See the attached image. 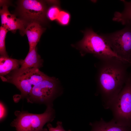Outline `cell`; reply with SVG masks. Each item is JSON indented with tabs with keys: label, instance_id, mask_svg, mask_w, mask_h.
I'll list each match as a JSON object with an SVG mask.
<instances>
[{
	"label": "cell",
	"instance_id": "6da1fadb",
	"mask_svg": "<svg viewBox=\"0 0 131 131\" xmlns=\"http://www.w3.org/2000/svg\"><path fill=\"white\" fill-rule=\"evenodd\" d=\"M129 64L118 58L99 60L97 66V90L104 108L109 109L128 78Z\"/></svg>",
	"mask_w": 131,
	"mask_h": 131
},
{
	"label": "cell",
	"instance_id": "7a4b0ae2",
	"mask_svg": "<svg viewBox=\"0 0 131 131\" xmlns=\"http://www.w3.org/2000/svg\"><path fill=\"white\" fill-rule=\"evenodd\" d=\"M48 76L39 69L32 68L21 70L19 68L13 70L1 78L3 82L14 85L21 92V94L14 97L15 102L26 98L33 87Z\"/></svg>",
	"mask_w": 131,
	"mask_h": 131
},
{
	"label": "cell",
	"instance_id": "3957f363",
	"mask_svg": "<svg viewBox=\"0 0 131 131\" xmlns=\"http://www.w3.org/2000/svg\"><path fill=\"white\" fill-rule=\"evenodd\" d=\"M55 114L53 105L47 106L45 111L41 114L16 110L14 112L16 118L10 125L16 128V131H48L43 126L47 123L54 120Z\"/></svg>",
	"mask_w": 131,
	"mask_h": 131
},
{
	"label": "cell",
	"instance_id": "277c9868",
	"mask_svg": "<svg viewBox=\"0 0 131 131\" xmlns=\"http://www.w3.org/2000/svg\"><path fill=\"white\" fill-rule=\"evenodd\" d=\"M84 36L77 45L84 54H93L99 60L116 58L125 62L112 50L104 39L91 28L82 32Z\"/></svg>",
	"mask_w": 131,
	"mask_h": 131
},
{
	"label": "cell",
	"instance_id": "5b68a950",
	"mask_svg": "<svg viewBox=\"0 0 131 131\" xmlns=\"http://www.w3.org/2000/svg\"><path fill=\"white\" fill-rule=\"evenodd\" d=\"M109 109L115 122L131 127V73H129L123 88Z\"/></svg>",
	"mask_w": 131,
	"mask_h": 131
},
{
	"label": "cell",
	"instance_id": "8992f818",
	"mask_svg": "<svg viewBox=\"0 0 131 131\" xmlns=\"http://www.w3.org/2000/svg\"><path fill=\"white\" fill-rule=\"evenodd\" d=\"M109 33L99 34L113 51L131 66V24Z\"/></svg>",
	"mask_w": 131,
	"mask_h": 131
},
{
	"label": "cell",
	"instance_id": "52a82bcc",
	"mask_svg": "<svg viewBox=\"0 0 131 131\" xmlns=\"http://www.w3.org/2000/svg\"><path fill=\"white\" fill-rule=\"evenodd\" d=\"M57 81L53 77L48 76L34 86L26 98L28 102L44 104L48 106L53 105L57 97Z\"/></svg>",
	"mask_w": 131,
	"mask_h": 131
},
{
	"label": "cell",
	"instance_id": "ba28073f",
	"mask_svg": "<svg viewBox=\"0 0 131 131\" xmlns=\"http://www.w3.org/2000/svg\"><path fill=\"white\" fill-rule=\"evenodd\" d=\"M19 11L24 19L38 23L44 21L47 12L44 3L41 1L35 0H21Z\"/></svg>",
	"mask_w": 131,
	"mask_h": 131
},
{
	"label": "cell",
	"instance_id": "9c48e42d",
	"mask_svg": "<svg viewBox=\"0 0 131 131\" xmlns=\"http://www.w3.org/2000/svg\"><path fill=\"white\" fill-rule=\"evenodd\" d=\"M45 29L37 22H31L28 24L24 32L27 37L29 45V51L36 48Z\"/></svg>",
	"mask_w": 131,
	"mask_h": 131
},
{
	"label": "cell",
	"instance_id": "30bf717a",
	"mask_svg": "<svg viewBox=\"0 0 131 131\" xmlns=\"http://www.w3.org/2000/svg\"><path fill=\"white\" fill-rule=\"evenodd\" d=\"M91 131H131V127L118 124L112 119L108 122L105 121L102 118L100 120L90 123Z\"/></svg>",
	"mask_w": 131,
	"mask_h": 131
},
{
	"label": "cell",
	"instance_id": "8fae6325",
	"mask_svg": "<svg viewBox=\"0 0 131 131\" xmlns=\"http://www.w3.org/2000/svg\"><path fill=\"white\" fill-rule=\"evenodd\" d=\"M29 51L24 60H21V70L32 68L39 69L42 65L43 60L38 53L36 48Z\"/></svg>",
	"mask_w": 131,
	"mask_h": 131
},
{
	"label": "cell",
	"instance_id": "7c38bea8",
	"mask_svg": "<svg viewBox=\"0 0 131 131\" xmlns=\"http://www.w3.org/2000/svg\"><path fill=\"white\" fill-rule=\"evenodd\" d=\"M20 60L10 58L8 57L0 56V76L1 78L12 71L19 68Z\"/></svg>",
	"mask_w": 131,
	"mask_h": 131
},
{
	"label": "cell",
	"instance_id": "4fadbf2b",
	"mask_svg": "<svg viewBox=\"0 0 131 131\" xmlns=\"http://www.w3.org/2000/svg\"><path fill=\"white\" fill-rule=\"evenodd\" d=\"M123 4L124 8L122 12L116 11L114 13L112 20L123 25L131 24V1L120 0Z\"/></svg>",
	"mask_w": 131,
	"mask_h": 131
},
{
	"label": "cell",
	"instance_id": "5bb4252c",
	"mask_svg": "<svg viewBox=\"0 0 131 131\" xmlns=\"http://www.w3.org/2000/svg\"><path fill=\"white\" fill-rule=\"evenodd\" d=\"M25 24L24 20L17 18L15 15L10 13L8 16L5 24L3 26L5 27L8 31L13 32L19 30L23 34H24Z\"/></svg>",
	"mask_w": 131,
	"mask_h": 131
},
{
	"label": "cell",
	"instance_id": "9a60e30c",
	"mask_svg": "<svg viewBox=\"0 0 131 131\" xmlns=\"http://www.w3.org/2000/svg\"><path fill=\"white\" fill-rule=\"evenodd\" d=\"M8 30L4 27H0V56L8 57L6 51L5 40L6 35Z\"/></svg>",
	"mask_w": 131,
	"mask_h": 131
},
{
	"label": "cell",
	"instance_id": "2e32d148",
	"mask_svg": "<svg viewBox=\"0 0 131 131\" xmlns=\"http://www.w3.org/2000/svg\"><path fill=\"white\" fill-rule=\"evenodd\" d=\"M60 11L59 7L57 5H54L48 9L46 15L50 20L51 21L57 20Z\"/></svg>",
	"mask_w": 131,
	"mask_h": 131
},
{
	"label": "cell",
	"instance_id": "e0dca14e",
	"mask_svg": "<svg viewBox=\"0 0 131 131\" xmlns=\"http://www.w3.org/2000/svg\"><path fill=\"white\" fill-rule=\"evenodd\" d=\"M70 18V15L69 13L65 11L62 10L60 11L57 20L60 24L66 25L69 24Z\"/></svg>",
	"mask_w": 131,
	"mask_h": 131
},
{
	"label": "cell",
	"instance_id": "ac0fdd59",
	"mask_svg": "<svg viewBox=\"0 0 131 131\" xmlns=\"http://www.w3.org/2000/svg\"><path fill=\"white\" fill-rule=\"evenodd\" d=\"M10 13L7 6L3 5L0 11L1 26H3L5 24L8 16Z\"/></svg>",
	"mask_w": 131,
	"mask_h": 131
},
{
	"label": "cell",
	"instance_id": "d6986e66",
	"mask_svg": "<svg viewBox=\"0 0 131 131\" xmlns=\"http://www.w3.org/2000/svg\"><path fill=\"white\" fill-rule=\"evenodd\" d=\"M47 126L49 131H71L70 130L68 131L65 130L63 126L62 122L59 121L57 122L56 127H53L49 123L48 124Z\"/></svg>",
	"mask_w": 131,
	"mask_h": 131
},
{
	"label": "cell",
	"instance_id": "ffe728a7",
	"mask_svg": "<svg viewBox=\"0 0 131 131\" xmlns=\"http://www.w3.org/2000/svg\"><path fill=\"white\" fill-rule=\"evenodd\" d=\"M0 120L2 121L5 118L7 115V110L5 105L1 101L0 103Z\"/></svg>",
	"mask_w": 131,
	"mask_h": 131
},
{
	"label": "cell",
	"instance_id": "44dd1931",
	"mask_svg": "<svg viewBox=\"0 0 131 131\" xmlns=\"http://www.w3.org/2000/svg\"></svg>",
	"mask_w": 131,
	"mask_h": 131
}]
</instances>
